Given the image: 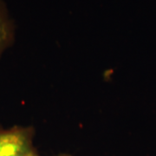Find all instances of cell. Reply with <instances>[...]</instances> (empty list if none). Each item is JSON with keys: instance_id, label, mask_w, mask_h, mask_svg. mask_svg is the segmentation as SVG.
I'll use <instances>...</instances> for the list:
<instances>
[{"instance_id": "3957f363", "label": "cell", "mask_w": 156, "mask_h": 156, "mask_svg": "<svg viewBox=\"0 0 156 156\" xmlns=\"http://www.w3.org/2000/svg\"><path fill=\"white\" fill-rule=\"evenodd\" d=\"M59 156H69V155H59Z\"/></svg>"}, {"instance_id": "6da1fadb", "label": "cell", "mask_w": 156, "mask_h": 156, "mask_svg": "<svg viewBox=\"0 0 156 156\" xmlns=\"http://www.w3.org/2000/svg\"><path fill=\"white\" fill-rule=\"evenodd\" d=\"M0 156H39L33 144V130L23 127L0 129Z\"/></svg>"}, {"instance_id": "7a4b0ae2", "label": "cell", "mask_w": 156, "mask_h": 156, "mask_svg": "<svg viewBox=\"0 0 156 156\" xmlns=\"http://www.w3.org/2000/svg\"><path fill=\"white\" fill-rule=\"evenodd\" d=\"M14 37V26L5 2L0 0V56L10 46Z\"/></svg>"}]
</instances>
